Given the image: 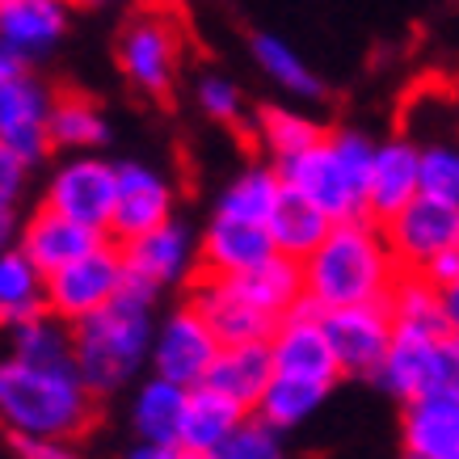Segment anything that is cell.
<instances>
[{
	"instance_id": "cell-1",
	"label": "cell",
	"mask_w": 459,
	"mask_h": 459,
	"mask_svg": "<svg viewBox=\"0 0 459 459\" xmlns=\"http://www.w3.org/2000/svg\"><path fill=\"white\" fill-rule=\"evenodd\" d=\"M304 299L316 312L354 304H388L392 287L404 270L388 249L384 223L371 215L333 220L316 249L304 262Z\"/></svg>"
},
{
	"instance_id": "cell-2",
	"label": "cell",
	"mask_w": 459,
	"mask_h": 459,
	"mask_svg": "<svg viewBox=\"0 0 459 459\" xmlns=\"http://www.w3.org/2000/svg\"><path fill=\"white\" fill-rule=\"evenodd\" d=\"M98 396L72 362L0 359V430L9 438H81L93 426Z\"/></svg>"
},
{
	"instance_id": "cell-3",
	"label": "cell",
	"mask_w": 459,
	"mask_h": 459,
	"mask_svg": "<svg viewBox=\"0 0 459 459\" xmlns=\"http://www.w3.org/2000/svg\"><path fill=\"white\" fill-rule=\"evenodd\" d=\"M156 299L160 295L126 282L101 312L72 325V367L98 401L131 388L140 371H148Z\"/></svg>"
},
{
	"instance_id": "cell-4",
	"label": "cell",
	"mask_w": 459,
	"mask_h": 459,
	"mask_svg": "<svg viewBox=\"0 0 459 459\" xmlns=\"http://www.w3.org/2000/svg\"><path fill=\"white\" fill-rule=\"evenodd\" d=\"M371 165H376V140L367 131L342 126L325 131V140L312 143L307 152L282 160V181L312 198L329 220H354L367 215V186H371Z\"/></svg>"
},
{
	"instance_id": "cell-5",
	"label": "cell",
	"mask_w": 459,
	"mask_h": 459,
	"mask_svg": "<svg viewBox=\"0 0 459 459\" xmlns=\"http://www.w3.org/2000/svg\"><path fill=\"white\" fill-rule=\"evenodd\" d=\"M376 384L401 404L443 388H459V337L392 329V346L379 362Z\"/></svg>"
},
{
	"instance_id": "cell-6",
	"label": "cell",
	"mask_w": 459,
	"mask_h": 459,
	"mask_svg": "<svg viewBox=\"0 0 459 459\" xmlns=\"http://www.w3.org/2000/svg\"><path fill=\"white\" fill-rule=\"evenodd\" d=\"M181 51H186V39H181L178 17L169 9H140L118 34V68L123 76L143 98H169L173 84H178L181 72Z\"/></svg>"
},
{
	"instance_id": "cell-7",
	"label": "cell",
	"mask_w": 459,
	"mask_h": 459,
	"mask_svg": "<svg viewBox=\"0 0 459 459\" xmlns=\"http://www.w3.org/2000/svg\"><path fill=\"white\" fill-rule=\"evenodd\" d=\"M126 265V282L152 295H165L173 287H190L198 279V232L186 220H165L118 245Z\"/></svg>"
},
{
	"instance_id": "cell-8",
	"label": "cell",
	"mask_w": 459,
	"mask_h": 459,
	"mask_svg": "<svg viewBox=\"0 0 459 459\" xmlns=\"http://www.w3.org/2000/svg\"><path fill=\"white\" fill-rule=\"evenodd\" d=\"M114 198H118V165L101 152H64L47 173L42 203L72 220L110 232Z\"/></svg>"
},
{
	"instance_id": "cell-9",
	"label": "cell",
	"mask_w": 459,
	"mask_h": 459,
	"mask_svg": "<svg viewBox=\"0 0 459 459\" xmlns=\"http://www.w3.org/2000/svg\"><path fill=\"white\" fill-rule=\"evenodd\" d=\"M123 287H126L123 249H118V240H106L98 249H89L84 257L47 274V312L59 316L64 325H76V320L101 312Z\"/></svg>"
},
{
	"instance_id": "cell-10",
	"label": "cell",
	"mask_w": 459,
	"mask_h": 459,
	"mask_svg": "<svg viewBox=\"0 0 459 459\" xmlns=\"http://www.w3.org/2000/svg\"><path fill=\"white\" fill-rule=\"evenodd\" d=\"M215 354H220V337L190 304H178L165 316H156L152 350H148L152 376H165L181 388H198L207 379Z\"/></svg>"
},
{
	"instance_id": "cell-11",
	"label": "cell",
	"mask_w": 459,
	"mask_h": 459,
	"mask_svg": "<svg viewBox=\"0 0 459 459\" xmlns=\"http://www.w3.org/2000/svg\"><path fill=\"white\" fill-rule=\"evenodd\" d=\"M379 223L401 270H421L438 249L459 245V203H446V198L418 195Z\"/></svg>"
},
{
	"instance_id": "cell-12",
	"label": "cell",
	"mask_w": 459,
	"mask_h": 459,
	"mask_svg": "<svg viewBox=\"0 0 459 459\" xmlns=\"http://www.w3.org/2000/svg\"><path fill=\"white\" fill-rule=\"evenodd\" d=\"M329 346L337 354L342 379H376L379 362L392 346V312L388 304H354L320 312Z\"/></svg>"
},
{
	"instance_id": "cell-13",
	"label": "cell",
	"mask_w": 459,
	"mask_h": 459,
	"mask_svg": "<svg viewBox=\"0 0 459 459\" xmlns=\"http://www.w3.org/2000/svg\"><path fill=\"white\" fill-rule=\"evenodd\" d=\"M270 354H274V371H282V376L312 379V384H325V388H333L337 379H342L337 354L329 346V333H325V320H320V312L307 299L295 304L274 325Z\"/></svg>"
},
{
	"instance_id": "cell-14",
	"label": "cell",
	"mask_w": 459,
	"mask_h": 459,
	"mask_svg": "<svg viewBox=\"0 0 459 459\" xmlns=\"http://www.w3.org/2000/svg\"><path fill=\"white\" fill-rule=\"evenodd\" d=\"M47 106H51V89L39 76L30 72L0 76V143L22 156L30 169H39L56 152L47 135Z\"/></svg>"
},
{
	"instance_id": "cell-15",
	"label": "cell",
	"mask_w": 459,
	"mask_h": 459,
	"mask_svg": "<svg viewBox=\"0 0 459 459\" xmlns=\"http://www.w3.org/2000/svg\"><path fill=\"white\" fill-rule=\"evenodd\" d=\"M178 215V186L169 173L143 165V160H123L118 165V198H114L110 240H131Z\"/></svg>"
},
{
	"instance_id": "cell-16",
	"label": "cell",
	"mask_w": 459,
	"mask_h": 459,
	"mask_svg": "<svg viewBox=\"0 0 459 459\" xmlns=\"http://www.w3.org/2000/svg\"><path fill=\"white\" fill-rule=\"evenodd\" d=\"M274 253L279 245L270 237V223L211 211L207 228L198 232V274H249Z\"/></svg>"
},
{
	"instance_id": "cell-17",
	"label": "cell",
	"mask_w": 459,
	"mask_h": 459,
	"mask_svg": "<svg viewBox=\"0 0 459 459\" xmlns=\"http://www.w3.org/2000/svg\"><path fill=\"white\" fill-rule=\"evenodd\" d=\"M186 304L215 329L220 346L223 342H257V337H270L274 325H279V320H270L262 307L245 295L237 274H198V279L190 282Z\"/></svg>"
},
{
	"instance_id": "cell-18",
	"label": "cell",
	"mask_w": 459,
	"mask_h": 459,
	"mask_svg": "<svg viewBox=\"0 0 459 459\" xmlns=\"http://www.w3.org/2000/svg\"><path fill=\"white\" fill-rule=\"evenodd\" d=\"M106 240H110V232L89 228V223L72 220V215L47 207V203L34 207L26 220L17 223V245L30 253V262L39 265L42 274H51V270H59V265L76 262V257H84L89 249L106 245Z\"/></svg>"
},
{
	"instance_id": "cell-19",
	"label": "cell",
	"mask_w": 459,
	"mask_h": 459,
	"mask_svg": "<svg viewBox=\"0 0 459 459\" xmlns=\"http://www.w3.org/2000/svg\"><path fill=\"white\" fill-rule=\"evenodd\" d=\"M401 443L413 459H459V388H443L404 404Z\"/></svg>"
},
{
	"instance_id": "cell-20",
	"label": "cell",
	"mask_w": 459,
	"mask_h": 459,
	"mask_svg": "<svg viewBox=\"0 0 459 459\" xmlns=\"http://www.w3.org/2000/svg\"><path fill=\"white\" fill-rule=\"evenodd\" d=\"M421 195V148L409 140L376 143V165H371V186H367V215L388 220L409 198Z\"/></svg>"
},
{
	"instance_id": "cell-21",
	"label": "cell",
	"mask_w": 459,
	"mask_h": 459,
	"mask_svg": "<svg viewBox=\"0 0 459 459\" xmlns=\"http://www.w3.org/2000/svg\"><path fill=\"white\" fill-rule=\"evenodd\" d=\"M68 30L64 0H9L0 4V42L26 59L47 56Z\"/></svg>"
},
{
	"instance_id": "cell-22",
	"label": "cell",
	"mask_w": 459,
	"mask_h": 459,
	"mask_svg": "<svg viewBox=\"0 0 459 459\" xmlns=\"http://www.w3.org/2000/svg\"><path fill=\"white\" fill-rule=\"evenodd\" d=\"M253 409H245L240 401H232L228 392L211 388V384H198L190 388L186 396V413H181V434H178V446H186L190 455H203L207 459L215 446L237 430L240 421L249 418Z\"/></svg>"
},
{
	"instance_id": "cell-23",
	"label": "cell",
	"mask_w": 459,
	"mask_h": 459,
	"mask_svg": "<svg viewBox=\"0 0 459 459\" xmlns=\"http://www.w3.org/2000/svg\"><path fill=\"white\" fill-rule=\"evenodd\" d=\"M186 396L190 388H181L165 376H148L131 388V404H126V426L143 443H178L181 434V413H186Z\"/></svg>"
},
{
	"instance_id": "cell-24",
	"label": "cell",
	"mask_w": 459,
	"mask_h": 459,
	"mask_svg": "<svg viewBox=\"0 0 459 459\" xmlns=\"http://www.w3.org/2000/svg\"><path fill=\"white\" fill-rule=\"evenodd\" d=\"M270 376H274L270 337H257V342H223L203 384L228 392L232 401H240L245 409H253L257 396L265 392V384H270Z\"/></svg>"
},
{
	"instance_id": "cell-25",
	"label": "cell",
	"mask_w": 459,
	"mask_h": 459,
	"mask_svg": "<svg viewBox=\"0 0 459 459\" xmlns=\"http://www.w3.org/2000/svg\"><path fill=\"white\" fill-rule=\"evenodd\" d=\"M47 135L56 152H101L110 143V118L89 93H51L47 106Z\"/></svg>"
},
{
	"instance_id": "cell-26",
	"label": "cell",
	"mask_w": 459,
	"mask_h": 459,
	"mask_svg": "<svg viewBox=\"0 0 459 459\" xmlns=\"http://www.w3.org/2000/svg\"><path fill=\"white\" fill-rule=\"evenodd\" d=\"M39 312H47V274L13 240L0 253V329L9 333L13 325L39 316Z\"/></svg>"
},
{
	"instance_id": "cell-27",
	"label": "cell",
	"mask_w": 459,
	"mask_h": 459,
	"mask_svg": "<svg viewBox=\"0 0 459 459\" xmlns=\"http://www.w3.org/2000/svg\"><path fill=\"white\" fill-rule=\"evenodd\" d=\"M265 223H270V237H274L279 253H287V257H295V262H304L307 253L325 240V232L333 228V220H329L312 198H304L299 190H291L287 181H282V195H279V203H274V211H270V220Z\"/></svg>"
},
{
	"instance_id": "cell-28",
	"label": "cell",
	"mask_w": 459,
	"mask_h": 459,
	"mask_svg": "<svg viewBox=\"0 0 459 459\" xmlns=\"http://www.w3.org/2000/svg\"><path fill=\"white\" fill-rule=\"evenodd\" d=\"M329 392L333 388H325V384H312V379L274 371L270 384H265V392L257 396V404H253V413H257L262 421H270L274 430L291 434V430H299V426H307V421L316 418L320 404L329 401Z\"/></svg>"
},
{
	"instance_id": "cell-29",
	"label": "cell",
	"mask_w": 459,
	"mask_h": 459,
	"mask_svg": "<svg viewBox=\"0 0 459 459\" xmlns=\"http://www.w3.org/2000/svg\"><path fill=\"white\" fill-rule=\"evenodd\" d=\"M388 312L396 333H451L443 312V291L426 274H413V270H404L396 279L388 295Z\"/></svg>"
},
{
	"instance_id": "cell-30",
	"label": "cell",
	"mask_w": 459,
	"mask_h": 459,
	"mask_svg": "<svg viewBox=\"0 0 459 459\" xmlns=\"http://www.w3.org/2000/svg\"><path fill=\"white\" fill-rule=\"evenodd\" d=\"M282 195V173L274 160H253L237 173V178L223 181L220 198H215V211L223 215H240V220H270V211Z\"/></svg>"
},
{
	"instance_id": "cell-31",
	"label": "cell",
	"mask_w": 459,
	"mask_h": 459,
	"mask_svg": "<svg viewBox=\"0 0 459 459\" xmlns=\"http://www.w3.org/2000/svg\"><path fill=\"white\" fill-rule=\"evenodd\" d=\"M253 131H257L262 152L274 165H282V160H291V156L307 152L312 143L325 140V126L316 118H307V114L291 110V106H262L253 114Z\"/></svg>"
},
{
	"instance_id": "cell-32",
	"label": "cell",
	"mask_w": 459,
	"mask_h": 459,
	"mask_svg": "<svg viewBox=\"0 0 459 459\" xmlns=\"http://www.w3.org/2000/svg\"><path fill=\"white\" fill-rule=\"evenodd\" d=\"M249 51H253V64H257L270 81L279 84L282 93H291V98H299V101L325 98V84H320V76L307 68V59L295 51L291 42H282L279 34H253Z\"/></svg>"
},
{
	"instance_id": "cell-33",
	"label": "cell",
	"mask_w": 459,
	"mask_h": 459,
	"mask_svg": "<svg viewBox=\"0 0 459 459\" xmlns=\"http://www.w3.org/2000/svg\"><path fill=\"white\" fill-rule=\"evenodd\" d=\"M9 354H22L30 362H72V325L39 312L9 329Z\"/></svg>"
},
{
	"instance_id": "cell-34",
	"label": "cell",
	"mask_w": 459,
	"mask_h": 459,
	"mask_svg": "<svg viewBox=\"0 0 459 459\" xmlns=\"http://www.w3.org/2000/svg\"><path fill=\"white\" fill-rule=\"evenodd\" d=\"M207 459H287V443H282V430L249 413Z\"/></svg>"
},
{
	"instance_id": "cell-35",
	"label": "cell",
	"mask_w": 459,
	"mask_h": 459,
	"mask_svg": "<svg viewBox=\"0 0 459 459\" xmlns=\"http://www.w3.org/2000/svg\"><path fill=\"white\" fill-rule=\"evenodd\" d=\"M421 195L459 203V148L455 143H430V148H421Z\"/></svg>"
},
{
	"instance_id": "cell-36",
	"label": "cell",
	"mask_w": 459,
	"mask_h": 459,
	"mask_svg": "<svg viewBox=\"0 0 459 459\" xmlns=\"http://www.w3.org/2000/svg\"><path fill=\"white\" fill-rule=\"evenodd\" d=\"M198 110L207 114L211 123L237 126L245 123V93L228 76H203L198 81Z\"/></svg>"
},
{
	"instance_id": "cell-37",
	"label": "cell",
	"mask_w": 459,
	"mask_h": 459,
	"mask_svg": "<svg viewBox=\"0 0 459 459\" xmlns=\"http://www.w3.org/2000/svg\"><path fill=\"white\" fill-rule=\"evenodd\" d=\"M30 173H34V169H30L17 152H9V148L0 143V211H17V203L26 198Z\"/></svg>"
},
{
	"instance_id": "cell-38",
	"label": "cell",
	"mask_w": 459,
	"mask_h": 459,
	"mask_svg": "<svg viewBox=\"0 0 459 459\" xmlns=\"http://www.w3.org/2000/svg\"><path fill=\"white\" fill-rule=\"evenodd\" d=\"M17 459H89L76 438H9Z\"/></svg>"
},
{
	"instance_id": "cell-39",
	"label": "cell",
	"mask_w": 459,
	"mask_h": 459,
	"mask_svg": "<svg viewBox=\"0 0 459 459\" xmlns=\"http://www.w3.org/2000/svg\"><path fill=\"white\" fill-rule=\"evenodd\" d=\"M413 274H426V279L443 291L446 282H455L459 279V245H446V249H438L430 257V262L421 265V270H413Z\"/></svg>"
},
{
	"instance_id": "cell-40",
	"label": "cell",
	"mask_w": 459,
	"mask_h": 459,
	"mask_svg": "<svg viewBox=\"0 0 459 459\" xmlns=\"http://www.w3.org/2000/svg\"><path fill=\"white\" fill-rule=\"evenodd\" d=\"M123 459H203V455H190L178 443H143V438H135V446H126Z\"/></svg>"
},
{
	"instance_id": "cell-41",
	"label": "cell",
	"mask_w": 459,
	"mask_h": 459,
	"mask_svg": "<svg viewBox=\"0 0 459 459\" xmlns=\"http://www.w3.org/2000/svg\"><path fill=\"white\" fill-rule=\"evenodd\" d=\"M443 312H446V329H451V337H459V279L443 287Z\"/></svg>"
},
{
	"instance_id": "cell-42",
	"label": "cell",
	"mask_w": 459,
	"mask_h": 459,
	"mask_svg": "<svg viewBox=\"0 0 459 459\" xmlns=\"http://www.w3.org/2000/svg\"><path fill=\"white\" fill-rule=\"evenodd\" d=\"M13 72H26V59L0 42V76H13Z\"/></svg>"
},
{
	"instance_id": "cell-43",
	"label": "cell",
	"mask_w": 459,
	"mask_h": 459,
	"mask_svg": "<svg viewBox=\"0 0 459 459\" xmlns=\"http://www.w3.org/2000/svg\"><path fill=\"white\" fill-rule=\"evenodd\" d=\"M17 240V220H13V211H0V253L9 249Z\"/></svg>"
},
{
	"instance_id": "cell-44",
	"label": "cell",
	"mask_w": 459,
	"mask_h": 459,
	"mask_svg": "<svg viewBox=\"0 0 459 459\" xmlns=\"http://www.w3.org/2000/svg\"><path fill=\"white\" fill-rule=\"evenodd\" d=\"M76 4H101V0H76Z\"/></svg>"
},
{
	"instance_id": "cell-45",
	"label": "cell",
	"mask_w": 459,
	"mask_h": 459,
	"mask_svg": "<svg viewBox=\"0 0 459 459\" xmlns=\"http://www.w3.org/2000/svg\"><path fill=\"white\" fill-rule=\"evenodd\" d=\"M0 4H9V0H0Z\"/></svg>"
},
{
	"instance_id": "cell-46",
	"label": "cell",
	"mask_w": 459,
	"mask_h": 459,
	"mask_svg": "<svg viewBox=\"0 0 459 459\" xmlns=\"http://www.w3.org/2000/svg\"><path fill=\"white\" fill-rule=\"evenodd\" d=\"M404 459H413V455H404Z\"/></svg>"
}]
</instances>
